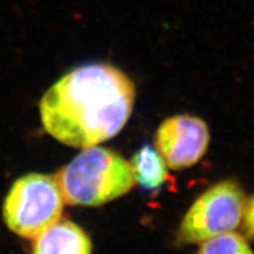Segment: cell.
I'll use <instances>...</instances> for the list:
<instances>
[{
  "mask_svg": "<svg viewBox=\"0 0 254 254\" xmlns=\"http://www.w3.org/2000/svg\"><path fill=\"white\" fill-rule=\"evenodd\" d=\"M134 100V84L121 69L90 63L54 83L39 103V114L50 136L65 145L85 149L120 132Z\"/></svg>",
  "mask_w": 254,
  "mask_h": 254,
  "instance_id": "cell-1",
  "label": "cell"
},
{
  "mask_svg": "<svg viewBox=\"0 0 254 254\" xmlns=\"http://www.w3.org/2000/svg\"><path fill=\"white\" fill-rule=\"evenodd\" d=\"M64 202L99 206L127 194L134 187L129 161L106 147L85 148L54 175Z\"/></svg>",
  "mask_w": 254,
  "mask_h": 254,
  "instance_id": "cell-2",
  "label": "cell"
},
{
  "mask_svg": "<svg viewBox=\"0 0 254 254\" xmlns=\"http://www.w3.org/2000/svg\"><path fill=\"white\" fill-rule=\"evenodd\" d=\"M64 203L54 176L30 173L13 182L3 201L2 216L10 231L34 240L60 220Z\"/></svg>",
  "mask_w": 254,
  "mask_h": 254,
  "instance_id": "cell-3",
  "label": "cell"
},
{
  "mask_svg": "<svg viewBox=\"0 0 254 254\" xmlns=\"http://www.w3.org/2000/svg\"><path fill=\"white\" fill-rule=\"evenodd\" d=\"M247 198L235 180H224L202 193L182 218L177 244H200L232 232L242 224Z\"/></svg>",
  "mask_w": 254,
  "mask_h": 254,
  "instance_id": "cell-4",
  "label": "cell"
},
{
  "mask_svg": "<svg viewBox=\"0 0 254 254\" xmlns=\"http://www.w3.org/2000/svg\"><path fill=\"white\" fill-rule=\"evenodd\" d=\"M210 131L200 118L177 115L164 120L155 136V148L166 166L180 171L195 165L204 156Z\"/></svg>",
  "mask_w": 254,
  "mask_h": 254,
  "instance_id": "cell-5",
  "label": "cell"
},
{
  "mask_svg": "<svg viewBox=\"0 0 254 254\" xmlns=\"http://www.w3.org/2000/svg\"><path fill=\"white\" fill-rule=\"evenodd\" d=\"M32 254H91L89 235L73 221H58L34 238Z\"/></svg>",
  "mask_w": 254,
  "mask_h": 254,
  "instance_id": "cell-6",
  "label": "cell"
},
{
  "mask_svg": "<svg viewBox=\"0 0 254 254\" xmlns=\"http://www.w3.org/2000/svg\"><path fill=\"white\" fill-rule=\"evenodd\" d=\"M134 181L146 190L160 189L168 179V171L162 157L156 148L143 145L130 160Z\"/></svg>",
  "mask_w": 254,
  "mask_h": 254,
  "instance_id": "cell-7",
  "label": "cell"
},
{
  "mask_svg": "<svg viewBox=\"0 0 254 254\" xmlns=\"http://www.w3.org/2000/svg\"><path fill=\"white\" fill-rule=\"evenodd\" d=\"M196 254H254L247 238L240 233L228 232L202 243Z\"/></svg>",
  "mask_w": 254,
  "mask_h": 254,
  "instance_id": "cell-8",
  "label": "cell"
},
{
  "mask_svg": "<svg viewBox=\"0 0 254 254\" xmlns=\"http://www.w3.org/2000/svg\"><path fill=\"white\" fill-rule=\"evenodd\" d=\"M243 233L247 238L254 240V195L247 199L243 217Z\"/></svg>",
  "mask_w": 254,
  "mask_h": 254,
  "instance_id": "cell-9",
  "label": "cell"
}]
</instances>
